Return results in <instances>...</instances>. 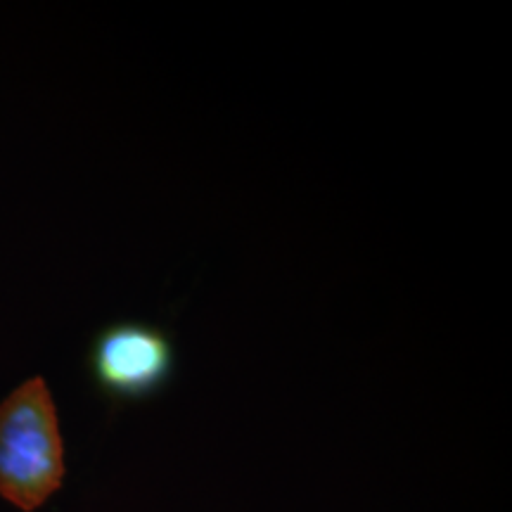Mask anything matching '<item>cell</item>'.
I'll use <instances>...</instances> for the list:
<instances>
[{
    "instance_id": "obj_1",
    "label": "cell",
    "mask_w": 512,
    "mask_h": 512,
    "mask_svg": "<svg viewBox=\"0 0 512 512\" xmlns=\"http://www.w3.org/2000/svg\"><path fill=\"white\" fill-rule=\"evenodd\" d=\"M67 477L60 415L41 375L22 382L0 401V498L36 512Z\"/></svg>"
},
{
    "instance_id": "obj_2",
    "label": "cell",
    "mask_w": 512,
    "mask_h": 512,
    "mask_svg": "<svg viewBox=\"0 0 512 512\" xmlns=\"http://www.w3.org/2000/svg\"><path fill=\"white\" fill-rule=\"evenodd\" d=\"M176 373V344L169 332L140 320H119L93 337L88 375L112 403L145 401L164 392Z\"/></svg>"
}]
</instances>
